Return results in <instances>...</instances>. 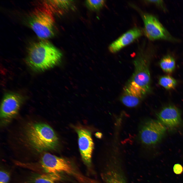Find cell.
Returning <instances> with one entry per match:
<instances>
[{"label":"cell","instance_id":"obj_5","mask_svg":"<svg viewBox=\"0 0 183 183\" xmlns=\"http://www.w3.org/2000/svg\"><path fill=\"white\" fill-rule=\"evenodd\" d=\"M166 129V127L158 119L146 120L141 125L139 139L141 143L145 145H153L161 140Z\"/></svg>","mask_w":183,"mask_h":183},{"label":"cell","instance_id":"obj_6","mask_svg":"<svg viewBox=\"0 0 183 183\" xmlns=\"http://www.w3.org/2000/svg\"><path fill=\"white\" fill-rule=\"evenodd\" d=\"M142 17L144 23V34L150 40H161L172 42L179 41L170 34L155 16L144 13L142 14Z\"/></svg>","mask_w":183,"mask_h":183},{"label":"cell","instance_id":"obj_13","mask_svg":"<svg viewBox=\"0 0 183 183\" xmlns=\"http://www.w3.org/2000/svg\"><path fill=\"white\" fill-rule=\"evenodd\" d=\"M61 179L58 173H47L33 176L30 181L33 183H55Z\"/></svg>","mask_w":183,"mask_h":183},{"label":"cell","instance_id":"obj_15","mask_svg":"<svg viewBox=\"0 0 183 183\" xmlns=\"http://www.w3.org/2000/svg\"><path fill=\"white\" fill-rule=\"evenodd\" d=\"M159 84L166 89H174L176 87L177 82L174 78L169 75L161 76L159 78Z\"/></svg>","mask_w":183,"mask_h":183},{"label":"cell","instance_id":"obj_2","mask_svg":"<svg viewBox=\"0 0 183 183\" xmlns=\"http://www.w3.org/2000/svg\"><path fill=\"white\" fill-rule=\"evenodd\" d=\"M27 139L32 147L39 152L54 150L59 145V140L53 130L43 123L29 126L26 132Z\"/></svg>","mask_w":183,"mask_h":183},{"label":"cell","instance_id":"obj_11","mask_svg":"<svg viewBox=\"0 0 183 183\" xmlns=\"http://www.w3.org/2000/svg\"><path fill=\"white\" fill-rule=\"evenodd\" d=\"M158 120L166 128L170 129L177 127L181 122V114L175 106L169 104L164 106L157 114Z\"/></svg>","mask_w":183,"mask_h":183},{"label":"cell","instance_id":"obj_17","mask_svg":"<svg viewBox=\"0 0 183 183\" xmlns=\"http://www.w3.org/2000/svg\"><path fill=\"white\" fill-rule=\"evenodd\" d=\"M10 175L7 172L3 170L0 172V183H9Z\"/></svg>","mask_w":183,"mask_h":183},{"label":"cell","instance_id":"obj_16","mask_svg":"<svg viewBox=\"0 0 183 183\" xmlns=\"http://www.w3.org/2000/svg\"><path fill=\"white\" fill-rule=\"evenodd\" d=\"M86 4L90 9L95 10H98L101 8L104 5V0H92L86 1Z\"/></svg>","mask_w":183,"mask_h":183},{"label":"cell","instance_id":"obj_4","mask_svg":"<svg viewBox=\"0 0 183 183\" xmlns=\"http://www.w3.org/2000/svg\"><path fill=\"white\" fill-rule=\"evenodd\" d=\"M149 55L143 50L138 52L133 61L134 72L129 80L138 87L145 96L151 90Z\"/></svg>","mask_w":183,"mask_h":183},{"label":"cell","instance_id":"obj_14","mask_svg":"<svg viewBox=\"0 0 183 183\" xmlns=\"http://www.w3.org/2000/svg\"><path fill=\"white\" fill-rule=\"evenodd\" d=\"M159 66L162 70L166 73H172L175 67V61L171 55H167L163 57L159 63Z\"/></svg>","mask_w":183,"mask_h":183},{"label":"cell","instance_id":"obj_8","mask_svg":"<svg viewBox=\"0 0 183 183\" xmlns=\"http://www.w3.org/2000/svg\"><path fill=\"white\" fill-rule=\"evenodd\" d=\"M78 135V143L82 159L88 166L91 165L94 144L91 133L89 130L82 128L77 130Z\"/></svg>","mask_w":183,"mask_h":183},{"label":"cell","instance_id":"obj_1","mask_svg":"<svg viewBox=\"0 0 183 183\" xmlns=\"http://www.w3.org/2000/svg\"><path fill=\"white\" fill-rule=\"evenodd\" d=\"M62 56L58 49L46 40H42L34 43L29 48L26 62L33 70L42 71L57 64Z\"/></svg>","mask_w":183,"mask_h":183},{"label":"cell","instance_id":"obj_12","mask_svg":"<svg viewBox=\"0 0 183 183\" xmlns=\"http://www.w3.org/2000/svg\"><path fill=\"white\" fill-rule=\"evenodd\" d=\"M142 35L140 28L134 27L125 32L112 42L109 45V51L115 53L132 42Z\"/></svg>","mask_w":183,"mask_h":183},{"label":"cell","instance_id":"obj_18","mask_svg":"<svg viewBox=\"0 0 183 183\" xmlns=\"http://www.w3.org/2000/svg\"><path fill=\"white\" fill-rule=\"evenodd\" d=\"M146 1L148 3L154 4L164 11H167L165 3L162 0H147Z\"/></svg>","mask_w":183,"mask_h":183},{"label":"cell","instance_id":"obj_7","mask_svg":"<svg viewBox=\"0 0 183 183\" xmlns=\"http://www.w3.org/2000/svg\"><path fill=\"white\" fill-rule=\"evenodd\" d=\"M23 100L22 96L18 94L13 93L6 94L1 104V118L8 120L13 117L18 113Z\"/></svg>","mask_w":183,"mask_h":183},{"label":"cell","instance_id":"obj_9","mask_svg":"<svg viewBox=\"0 0 183 183\" xmlns=\"http://www.w3.org/2000/svg\"><path fill=\"white\" fill-rule=\"evenodd\" d=\"M145 96L138 87L129 80L124 87L120 100L125 106L134 107L141 103Z\"/></svg>","mask_w":183,"mask_h":183},{"label":"cell","instance_id":"obj_3","mask_svg":"<svg viewBox=\"0 0 183 183\" xmlns=\"http://www.w3.org/2000/svg\"><path fill=\"white\" fill-rule=\"evenodd\" d=\"M53 13L49 7L42 4L35 8L29 15L30 26L37 36L42 40L53 35L55 20Z\"/></svg>","mask_w":183,"mask_h":183},{"label":"cell","instance_id":"obj_19","mask_svg":"<svg viewBox=\"0 0 183 183\" xmlns=\"http://www.w3.org/2000/svg\"><path fill=\"white\" fill-rule=\"evenodd\" d=\"M173 170L175 174H181L183 172V167L180 164H176L173 166Z\"/></svg>","mask_w":183,"mask_h":183},{"label":"cell","instance_id":"obj_10","mask_svg":"<svg viewBox=\"0 0 183 183\" xmlns=\"http://www.w3.org/2000/svg\"><path fill=\"white\" fill-rule=\"evenodd\" d=\"M102 177L105 183H127L121 161L115 156H112L107 170Z\"/></svg>","mask_w":183,"mask_h":183}]
</instances>
